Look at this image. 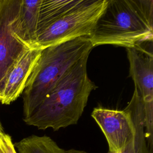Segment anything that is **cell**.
<instances>
[{"label": "cell", "mask_w": 153, "mask_h": 153, "mask_svg": "<svg viewBox=\"0 0 153 153\" xmlns=\"http://www.w3.org/2000/svg\"><path fill=\"white\" fill-rule=\"evenodd\" d=\"M87 54L72 65L53 90L23 121L39 130L54 131L77 124L89 96L97 88L87 73Z\"/></svg>", "instance_id": "cell-1"}, {"label": "cell", "mask_w": 153, "mask_h": 153, "mask_svg": "<svg viewBox=\"0 0 153 153\" xmlns=\"http://www.w3.org/2000/svg\"><path fill=\"white\" fill-rule=\"evenodd\" d=\"M0 153H17L11 137L6 133L0 121Z\"/></svg>", "instance_id": "cell-13"}, {"label": "cell", "mask_w": 153, "mask_h": 153, "mask_svg": "<svg viewBox=\"0 0 153 153\" xmlns=\"http://www.w3.org/2000/svg\"><path fill=\"white\" fill-rule=\"evenodd\" d=\"M108 0H84L45 29L38 37L35 48L44 49L82 36H89Z\"/></svg>", "instance_id": "cell-5"}, {"label": "cell", "mask_w": 153, "mask_h": 153, "mask_svg": "<svg viewBox=\"0 0 153 153\" xmlns=\"http://www.w3.org/2000/svg\"><path fill=\"white\" fill-rule=\"evenodd\" d=\"M93 47H133L153 39L152 0H108L89 36Z\"/></svg>", "instance_id": "cell-2"}, {"label": "cell", "mask_w": 153, "mask_h": 153, "mask_svg": "<svg viewBox=\"0 0 153 153\" xmlns=\"http://www.w3.org/2000/svg\"><path fill=\"white\" fill-rule=\"evenodd\" d=\"M42 49L29 48L23 52L10 70L0 95V103L10 105L20 96Z\"/></svg>", "instance_id": "cell-8"}, {"label": "cell", "mask_w": 153, "mask_h": 153, "mask_svg": "<svg viewBox=\"0 0 153 153\" xmlns=\"http://www.w3.org/2000/svg\"><path fill=\"white\" fill-rule=\"evenodd\" d=\"M66 153H89L84 151L75 149H70L66 151ZM110 153V152H107ZM123 153H151L148 148L145 128L142 127L138 131L134 142Z\"/></svg>", "instance_id": "cell-12"}, {"label": "cell", "mask_w": 153, "mask_h": 153, "mask_svg": "<svg viewBox=\"0 0 153 153\" xmlns=\"http://www.w3.org/2000/svg\"><path fill=\"white\" fill-rule=\"evenodd\" d=\"M129 73L143 105L145 134L153 153V53L152 41L126 48Z\"/></svg>", "instance_id": "cell-6"}, {"label": "cell", "mask_w": 153, "mask_h": 153, "mask_svg": "<svg viewBox=\"0 0 153 153\" xmlns=\"http://www.w3.org/2000/svg\"><path fill=\"white\" fill-rule=\"evenodd\" d=\"M19 153H66L50 137L31 135L14 144Z\"/></svg>", "instance_id": "cell-11"}, {"label": "cell", "mask_w": 153, "mask_h": 153, "mask_svg": "<svg viewBox=\"0 0 153 153\" xmlns=\"http://www.w3.org/2000/svg\"><path fill=\"white\" fill-rule=\"evenodd\" d=\"M94 47L82 36L42 50L23 91V120L42 102L62 75Z\"/></svg>", "instance_id": "cell-3"}, {"label": "cell", "mask_w": 153, "mask_h": 153, "mask_svg": "<svg viewBox=\"0 0 153 153\" xmlns=\"http://www.w3.org/2000/svg\"><path fill=\"white\" fill-rule=\"evenodd\" d=\"M20 4V0H0V95L12 67L30 48L19 34Z\"/></svg>", "instance_id": "cell-7"}, {"label": "cell", "mask_w": 153, "mask_h": 153, "mask_svg": "<svg viewBox=\"0 0 153 153\" xmlns=\"http://www.w3.org/2000/svg\"><path fill=\"white\" fill-rule=\"evenodd\" d=\"M83 1L84 0H41L38 12V37L52 23L79 6Z\"/></svg>", "instance_id": "cell-10"}, {"label": "cell", "mask_w": 153, "mask_h": 153, "mask_svg": "<svg viewBox=\"0 0 153 153\" xmlns=\"http://www.w3.org/2000/svg\"><path fill=\"white\" fill-rule=\"evenodd\" d=\"M91 117L102 131L110 153H123L134 142L139 130L144 127L142 100L136 88L123 110L94 108Z\"/></svg>", "instance_id": "cell-4"}, {"label": "cell", "mask_w": 153, "mask_h": 153, "mask_svg": "<svg viewBox=\"0 0 153 153\" xmlns=\"http://www.w3.org/2000/svg\"><path fill=\"white\" fill-rule=\"evenodd\" d=\"M41 0H20L18 30L22 41L30 48H35L37 41L38 12Z\"/></svg>", "instance_id": "cell-9"}]
</instances>
